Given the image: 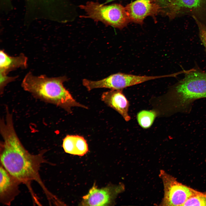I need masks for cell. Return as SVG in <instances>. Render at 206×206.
Masks as SVG:
<instances>
[{
	"instance_id": "6da1fadb",
	"label": "cell",
	"mask_w": 206,
	"mask_h": 206,
	"mask_svg": "<svg viewBox=\"0 0 206 206\" xmlns=\"http://www.w3.org/2000/svg\"><path fill=\"white\" fill-rule=\"evenodd\" d=\"M6 110L5 118L1 119L0 131L3 140L0 143V164L21 183L28 185L32 181L37 182L47 197L53 195L41 180L39 170L45 162L44 151L36 154L29 153L24 147L15 131L11 114Z\"/></svg>"
},
{
	"instance_id": "7a4b0ae2",
	"label": "cell",
	"mask_w": 206,
	"mask_h": 206,
	"mask_svg": "<svg viewBox=\"0 0 206 206\" xmlns=\"http://www.w3.org/2000/svg\"><path fill=\"white\" fill-rule=\"evenodd\" d=\"M68 80L66 76L48 77L45 75L35 76L31 72L25 76L21 83L23 89L35 97L61 108L69 113L73 107L87 109L78 102L64 86Z\"/></svg>"
},
{
	"instance_id": "3957f363",
	"label": "cell",
	"mask_w": 206,
	"mask_h": 206,
	"mask_svg": "<svg viewBox=\"0 0 206 206\" xmlns=\"http://www.w3.org/2000/svg\"><path fill=\"white\" fill-rule=\"evenodd\" d=\"M183 78L168 92L177 112H187L195 100L206 98V71L196 67L184 72Z\"/></svg>"
},
{
	"instance_id": "277c9868",
	"label": "cell",
	"mask_w": 206,
	"mask_h": 206,
	"mask_svg": "<svg viewBox=\"0 0 206 206\" xmlns=\"http://www.w3.org/2000/svg\"><path fill=\"white\" fill-rule=\"evenodd\" d=\"M79 7L86 13L84 15L81 16L82 17L100 21L106 25L121 29L130 22L126 7L119 4L105 5L90 1Z\"/></svg>"
},
{
	"instance_id": "5b68a950",
	"label": "cell",
	"mask_w": 206,
	"mask_h": 206,
	"mask_svg": "<svg viewBox=\"0 0 206 206\" xmlns=\"http://www.w3.org/2000/svg\"><path fill=\"white\" fill-rule=\"evenodd\" d=\"M159 176L162 180L164 195L160 205L183 206L196 191L179 182L173 177L161 170Z\"/></svg>"
},
{
	"instance_id": "8992f818",
	"label": "cell",
	"mask_w": 206,
	"mask_h": 206,
	"mask_svg": "<svg viewBox=\"0 0 206 206\" xmlns=\"http://www.w3.org/2000/svg\"><path fill=\"white\" fill-rule=\"evenodd\" d=\"M172 76L171 74L149 76L118 73L112 74L105 78L104 82L106 88L111 90H122L149 80Z\"/></svg>"
},
{
	"instance_id": "52a82bcc",
	"label": "cell",
	"mask_w": 206,
	"mask_h": 206,
	"mask_svg": "<svg viewBox=\"0 0 206 206\" xmlns=\"http://www.w3.org/2000/svg\"><path fill=\"white\" fill-rule=\"evenodd\" d=\"M126 8L130 22L141 24L146 17L156 15L162 9L157 0H136Z\"/></svg>"
},
{
	"instance_id": "ba28073f",
	"label": "cell",
	"mask_w": 206,
	"mask_h": 206,
	"mask_svg": "<svg viewBox=\"0 0 206 206\" xmlns=\"http://www.w3.org/2000/svg\"><path fill=\"white\" fill-rule=\"evenodd\" d=\"M121 184L113 187L98 189L95 184L88 193L82 197L81 204L83 206H104L110 204L118 193L124 190Z\"/></svg>"
},
{
	"instance_id": "9c48e42d",
	"label": "cell",
	"mask_w": 206,
	"mask_h": 206,
	"mask_svg": "<svg viewBox=\"0 0 206 206\" xmlns=\"http://www.w3.org/2000/svg\"><path fill=\"white\" fill-rule=\"evenodd\" d=\"M166 10L170 18L188 13L197 18L206 12V0H170Z\"/></svg>"
},
{
	"instance_id": "30bf717a",
	"label": "cell",
	"mask_w": 206,
	"mask_h": 206,
	"mask_svg": "<svg viewBox=\"0 0 206 206\" xmlns=\"http://www.w3.org/2000/svg\"><path fill=\"white\" fill-rule=\"evenodd\" d=\"M0 201L10 205L19 194V185L21 182L11 175L0 164Z\"/></svg>"
},
{
	"instance_id": "8fae6325",
	"label": "cell",
	"mask_w": 206,
	"mask_h": 206,
	"mask_svg": "<svg viewBox=\"0 0 206 206\" xmlns=\"http://www.w3.org/2000/svg\"><path fill=\"white\" fill-rule=\"evenodd\" d=\"M101 99L106 104L119 113L126 121L131 119L128 114L129 101L122 92V90H111L104 92Z\"/></svg>"
},
{
	"instance_id": "7c38bea8",
	"label": "cell",
	"mask_w": 206,
	"mask_h": 206,
	"mask_svg": "<svg viewBox=\"0 0 206 206\" xmlns=\"http://www.w3.org/2000/svg\"><path fill=\"white\" fill-rule=\"evenodd\" d=\"M0 73L7 74L12 70L27 66V58L23 54L15 57L11 56L3 50L0 51Z\"/></svg>"
},
{
	"instance_id": "4fadbf2b",
	"label": "cell",
	"mask_w": 206,
	"mask_h": 206,
	"mask_svg": "<svg viewBox=\"0 0 206 206\" xmlns=\"http://www.w3.org/2000/svg\"><path fill=\"white\" fill-rule=\"evenodd\" d=\"M62 146L66 152L79 156H84L88 151L86 140L77 135H67L63 140Z\"/></svg>"
},
{
	"instance_id": "5bb4252c",
	"label": "cell",
	"mask_w": 206,
	"mask_h": 206,
	"mask_svg": "<svg viewBox=\"0 0 206 206\" xmlns=\"http://www.w3.org/2000/svg\"><path fill=\"white\" fill-rule=\"evenodd\" d=\"M157 116V113L154 110H143L137 113V119L142 128L147 129L152 126Z\"/></svg>"
},
{
	"instance_id": "9a60e30c",
	"label": "cell",
	"mask_w": 206,
	"mask_h": 206,
	"mask_svg": "<svg viewBox=\"0 0 206 206\" xmlns=\"http://www.w3.org/2000/svg\"><path fill=\"white\" fill-rule=\"evenodd\" d=\"M183 206H206V193L197 191L187 200Z\"/></svg>"
},
{
	"instance_id": "2e32d148",
	"label": "cell",
	"mask_w": 206,
	"mask_h": 206,
	"mask_svg": "<svg viewBox=\"0 0 206 206\" xmlns=\"http://www.w3.org/2000/svg\"><path fill=\"white\" fill-rule=\"evenodd\" d=\"M194 19L198 26L199 37L206 52V25L195 17Z\"/></svg>"
},
{
	"instance_id": "e0dca14e",
	"label": "cell",
	"mask_w": 206,
	"mask_h": 206,
	"mask_svg": "<svg viewBox=\"0 0 206 206\" xmlns=\"http://www.w3.org/2000/svg\"><path fill=\"white\" fill-rule=\"evenodd\" d=\"M16 77H10L7 74L0 73V90L1 94H3L5 87L9 82L15 80Z\"/></svg>"
},
{
	"instance_id": "ac0fdd59",
	"label": "cell",
	"mask_w": 206,
	"mask_h": 206,
	"mask_svg": "<svg viewBox=\"0 0 206 206\" xmlns=\"http://www.w3.org/2000/svg\"><path fill=\"white\" fill-rule=\"evenodd\" d=\"M66 5V4H65ZM62 10V12L59 15V16L55 20L51 21L56 22H60L64 17L65 14V5ZM33 22H29L26 21L24 19V23L25 25H29Z\"/></svg>"
},
{
	"instance_id": "d6986e66",
	"label": "cell",
	"mask_w": 206,
	"mask_h": 206,
	"mask_svg": "<svg viewBox=\"0 0 206 206\" xmlns=\"http://www.w3.org/2000/svg\"><path fill=\"white\" fill-rule=\"evenodd\" d=\"M161 7L166 9L170 0H157Z\"/></svg>"
},
{
	"instance_id": "ffe728a7",
	"label": "cell",
	"mask_w": 206,
	"mask_h": 206,
	"mask_svg": "<svg viewBox=\"0 0 206 206\" xmlns=\"http://www.w3.org/2000/svg\"><path fill=\"white\" fill-rule=\"evenodd\" d=\"M116 0H106V1L104 3V4H107V3H108L110 2L115 1Z\"/></svg>"
},
{
	"instance_id": "44dd1931",
	"label": "cell",
	"mask_w": 206,
	"mask_h": 206,
	"mask_svg": "<svg viewBox=\"0 0 206 206\" xmlns=\"http://www.w3.org/2000/svg\"><path fill=\"white\" fill-rule=\"evenodd\" d=\"M2 0L4 1H8L10 0ZM27 0L29 1H42L43 0Z\"/></svg>"
},
{
	"instance_id": "7402d4cb",
	"label": "cell",
	"mask_w": 206,
	"mask_h": 206,
	"mask_svg": "<svg viewBox=\"0 0 206 206\" xmlns=\"http://www.w3.org/2000/svg\"><path fill=\"white\" fill-rule=\"evenodd\" d=\"M206 163V160H205Z\"/></svg>"
}]
</instances>
